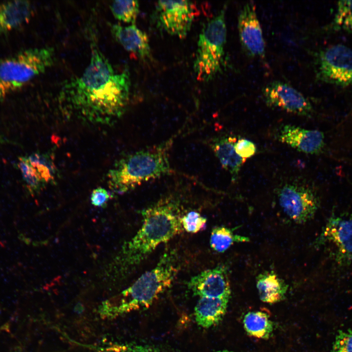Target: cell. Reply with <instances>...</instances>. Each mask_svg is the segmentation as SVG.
I'll return each instance as SVG.
<instances>
[{"label":"cell","mask_w":352,"mask_h":352,"mask_svg":"<svg viewBox=\"0 0 352 352\" xmlns=\"http://www.w3.org/2000/svg\"><path fill=\"white\" fill-rule=\"evenodd\" d=\"M130 88L128 70L115 71L93 44L88 65L81 76L65 83L60 99L82 119L93 124L110 125L124 113Z\"/></svg>","instance_id":"6da1fadb"},{"label":"cell","mask_w":352,"mask_h":352,"mask_svg":"<svg viewBox=\"0 0 352 352\" xmlns=\"http://www.w3.org/2000/svg\"><path fill=\"white\" fill-rule=\"evenodd\" d=\"M178 266L176 251L167 250L154 268L143 273L117 297L103 302L98 308L100 317L112 319L132 311L148 308L171 286Z\"/></svg>","instance_id":"7a4b0ae2"},{"label":"cell","mask_w":352,"mask_h":352,"mask_svg":"<svg viewBox=\"0 0 352 352\" xmlns=\"http://www.w3.org/2000/svg\"><path fill=\"white\" fill-rule=\"evenodd\" d=\"M141 214V227L123 249L125 262L129 265L139 264L159 244L183 230L178 206L172 201L161 200Z\"/></svg>","instance_id":"3957f363"},{"label":"cell","mask_w":352,"mask_h":352,"mask_svg":"<svg viewBox=\"0 0 352 352\" xmlns=\"http://www.w3.org/2000/svg\"><path fill=\"white\" fill-rule=\"evenodd\" d=\"M172 140L128 154L115 162L107 175L113 192L123 194L143 182L171 172L168 153Z\"/></svg>","instance_id":"277c9868"},{"label":"cell","mask_w":352,"mask_h":352,"mask_svg":"<svg viewBox=\"0 0 352 352\" xmlns=\"http://www.w3.org/2000/svg\"><path fill=\"white\" fill-rule=\"evenodd\" d=\"M225 5L204 24L199 35L193 68L197 79H213L221 70L226 42Z\"/></svg>","instance_id":"5b68a950"},{"label":"cell","mask_w":352,"mask_h":352,"mask_svg":"<svg viewBox=\"0 0 352 352\" xmlns=\"http://www.w3.org/2000/svg\"><path fill=\"white\" fill-rule=\"evenodd\" d=\"M52 47L30 48L0 60V80L11 91L22 87L54 63Z\"/></svg>","instance_id":"8992f818"},{"label":"cell","mask_w":352,"mask_h":352,"mask_svg":"<svg viewBox=\"0 0 352 352\" xmlns=\"http://www.w3.org/2000/svg\"><path fill=\"white\" fill-rule=\"evenodd\" d=\"M318 81L341 87L352 86V49L342 44L330 45L315 53Z\"/></svg>","instance_id":"52a82bcc"},{"label":"cell","mask_w":352,"mask_h":352,"mask_svg":"<svg viewBox=\"0 0 352 352\" xmlns=\"http://www.w3.org/2000/svg\"><path fill=\"white\" fill-rule=\"evenodd\" d=\"M194 14L190 1L159 0L155 5L153 19L157 28L182 39L191 29Z\"/></svg>","instance_id":"ba28073f"},{"label":"cell","mask_w":352,"mask_h":352,"mask_svg":"<svg viewBox=\"0 0 352 352\" xmlns=\"http://www.w3.org/2000/svg\"><path fill=\"white\" fill-rule=\"evenodd\" d=\"M278 201L284 213L297 223L311 220L319 207V201L313 191L299 183L285 184L277 191Z\"/></svg>","instance_id":"9c48e42d"},{"label":"cell","mask_w":352,"mask_h":352,"mask_svg":"<svg viewBox=\"0 0 352 352\" xmlns=\"http://www.w3.org/2000/svg\"><path fill=\"white\" fill-rule=\"evenodd\" d=\"M314 243L316 246L330 244L337 264H349L352 261V217H331Z\"/></svg>","instance_id":"30bf717a"},{"label":"cell","mask_w":352,"mask_h":352,"mask_svg":"<svg viewBox=\"0 0 352 352\" xmlns=\"http://www.w3.org/2000/svg\"><path fill=\"white\" fill-rule=\"evenodd\" d=\"M266 105L300 116H309L312 112L310 101L290 85L280 81L268 83L262 90Z\"/></svg>","instance_id":"8fae6325"},{"label":"cell","mask_w":352,"mask_h":352,"mask_svg":"<svg viewBox=\"0 0 352 352\" xmlns=\"http://www.w3.org/2000/svg\"><path fill=\"white\" fill-rule=\"evenodd\" d=\"M238 28L240 41L245 54L250 57L264 58L265 43L253 1L247 2L240 9Z\"/></svg>","instance_id":"7c38bea8"},{"label":"cell","mask_w":352,"mask_h":352,"mask_svg":"<svg viewBox=\"0 0 352 352\" xmlns=\"http://www.w3.org/2000/svg\"><path fill=\"white\" fill-rule=\"evenodd\" d=\"M187 286L194 295L199 297L230 298L227 269L223 265L205 270L192 277Z\"/></svg>","instance_id":"4fadbf2b"},{"label":"cell","mask_w":352,"mask_h":352,"mask_svg":"<svg viewBox=\"0 0 352 352\" xmlns=\"http://www.w3.org/2000/svg\"><path fill=\"white\" fill-rule=\"evenodd\" d=\"M278 139L299 152L311 154L320 153L324 146L322 132L293 125L283 127L279 132Z\"/></svg>","instance_id":"5bb4252c"},{"label":"cell","mask_w":352,"mask_h":352,"mask_svg":"<svg viewBox=\"0 0 352 352\" xmlns=\"http://www.w3.org/2000/svg\"><path fill=\"white\" fill-rule=\"evenodd\" d=\"M111 33L115 40L127 51L143 60L151 59V50L147 34L134 24L128 26L111 24Z\"/></svg>","instance_id":"9a60e30c"},{"label":"cell","mask_w":352,"mask_h":352,"mask_svg":"<svg viewBox=\"0 0 352 352\" xmlns=\"http://www.w3.org/2000/svg\"><path fill=\"white\" fill-rule=\"evenodd\" d=\"M237 140L234 136H222L213 139L210 143L216 156L222 167L230 174L233 182L237 180L241 167L246 160L235 151L234 146Z\"/></svg>","instance_id":"2e32d148"},{"label":"cell","mask_w":352,"mask_h":352,"mask_svg":"<svg viewBox=\"0 0 352 352\" xmlns=\"http://www.w3.org/2000/svg\"><path fill=\"white\" fill-rule=\"evenodd\" d=\"M229 298L200 297L194 308L196 323L208 329L217 325L224 316Z\"/></svg>","instance_id":"e0dca14e"},{"label":"cell","mask_w":352,"mask_h":352,"mask_svg":"<svg viewBox=\"0 0 352 352\" xmlns=\"http://www.w3.org/2000/svg\"><path fill=\"white\" fill-rule=\"evenodd\" d=\"M32 13L27 0H13L0 3V34H4L27 23Z\"/></svg>","instance_id":"ac0fdd59"},{"label":"cell","mask_w":352,"mask_h":352,"mask_svg":"<svg viewBox=\"0 0 352 352\" xmlns=\"http://www.w3.org/2000/svg\"><path fill=\"white\" fill-rule=\"evenodd\" d=\"M285 281L274 272L265 271L256 278V287L261 300L273 304L283 300L288 289Z\"/></svg>","instance_id":"d6986e66"},{"label":"cell","mask_w":352,"mask_h":352,"mask_svg":"<svg viewBox=\"0 0 352 352\" xmlns=\"http://www.w3.org/2000/svg\"><path fill=\"white\" fill-rule=\"evenodd\" d=\"M243 325L248 335L263 339L269 338L274 329L269 316L262 311L247 312L243 317Z\"/></svg>","instance_id":"ffe728a7"},{"label":"cell","mask_w":352,"mask_h":352,"mask_svg":"<svg viewBox=\"0 0 352 352\" xmlns=\"http://www.w3.org/2000/svg\"><path fill=\"white\" fill-rule=\"evenodd\" d=\"M234 230L224 226L214 227L210 238L211 247L217 252L223 253L235 242L250 241L247 237L234 234Z\"/></svg>","instance_id":"44dd1931"},{"label":"cell","mask_w":352,"mask_h":352,"mask_svg":"<svg viewBox=\"0 0 352 352\" xmlns=\"http://www.w3.org/2000/svg\"><path fill=\"white\" fill-rule=\"evenodd\" d=\"M27 159L44 185L55 183L58 172L51 154L34 153Z\"/></svg>","instance_id":"7402d4cb"},{"label":"cell","mask_w":352,"mask_h":352,"mask_svg":"<svg viewBox=\"0 0 352 352\" xmlns=\"http://www.w3.org/2000/svg\"><path fill=\"white\" fill-rule=\"evenodd\" d=\"M328 28L352 34V0L338 1L334 17Z\"/></svg>","instance_id":"603a6c76"},{"label":"cell","mask_w":352,"mask_h":352,"mask_svg":"<svg viewBox=\"0 0 352 352\" xmlns=\"http://www.w3.org/2000/svg\"><path fill=\"white\" fill-rule=\"evenodd\" d=\"M113 16L121 22L134 24L139 12L137 0H114L110 5Z\"/></svg>","instance_id":"cb8c5ba5"},{"label":"cell","mask_w":352,"mask_h":352,"mask_svg":"<svg viewBox=\"0 0 352 352\" xmlns=\"http://www.w3.org/2000/svg\"><path fill=\"white\" fill-rule=\"evenodd\" d=\"M18 166L29 192L35 193L40 191L45 185L40 179L27 157H20Z\"/></svg>","instance_id":"d4e9b609"},{"label":"cell","mask_w":352,"mask_h":352,"mask_svg":"<svg viewBox=\"0 0 352 352\" xmlns=\"http://www.w3.org/2000/svg\"><path fill=\"white\" fill-rule=\"evenodd\" d=\"M180 222L185 231L197 233L205 229L207 219L197 211H191L181 217Z\"/></svg>","instance_id":"484cf974"},{"label":"cell","mask_w":352,"mask_h":352,"mask_svg":"<svg viewBox=\"0 0 352 352\" xmlns=\"http://www.w3.org/2000/svg\"><path fill=\"white\" fill-rule=\"evenodd\" d=\"M98 352H161L159 349L147 345L133 344L110 343L97 347Z\"/></svg>","instance_id":"4316f807"},{"label":"cell","mask_w":352,"mask_h":352,"mask_svg":"<svg viewBox=\"0 0 352 352\" xmlns=\"http://www.w3.org/2000/svg\"><path fill=\"white\" fill-rule=\"evenodd\" d=\"M330 352H352V330H340L333 342Z\"/></svg>","instance_id":"83f0119b"},{"label":"cell","mask_w":352,"mask_h":352,"mask_svg":"<svg viewBox=\"0 0 352 352\" xmlns=\"http://www.w3.org/2000/svg\"><path fill=\"white\" fill-rule=\"evenodd\" d=\"M236 153L241 157L247 159L253 156L257 150L255 144L245 138H240L235 144Z\"/></svg>","instance_id":"f1b7e54d"},{"label":"cell","mask_w":352,"mask_h":352,"mask_svg":"<svg viewBox=\"0 0 352 352\" xmlns=\"http://www.w3.org/2000/svg\"><path fill=\"white\" fill-rule=\"evenodd\" d=\"M110 198L109 192L101 187L94 189L91 194L90 200L91 204L96 207H104Z\"/></svg>","instance_id":"f546056e"},{"label":"cell","mask_w":352,"mask_h":352,"mask_svg":"<svg viewBox=\"0 0 352 352\" xmlns=\"http://www.w3.org/2000/svg\"><path fill=\"white\" fill-rule=\"evenodd\" d=\"M10 91L8 87L0 80V99L5 97Z\"/></svg>","instance_id":"4dcf8cb0"},{"label":"cell","mask_w":352,"mask_h":352,"mask_svg":"<svg viewBox=\"0 0 352 352\" xmlns=\"http://www.w3.org/2000/svg\"><path fill=\"white\" fill-rule=\"evenodd\" d=\"M216 352H235L229 351V350H221V351H219Z\"/></svg>","instance_id":"1f68e13d"},{"label":"cell","mask_w":352,"mask_h":352,"mask_svg":"<svg viewBox=\"0 0 352 352\" xmlns=\"http://www.w3.org/2000/svg\"><path fill=\"white\" fill-rule=\"evenodd\" d=\"M12 352H20V348H17L15 350H14Z\"/></svg>","instance_id":"d6a6232c"}]
</instances>
